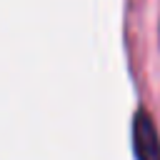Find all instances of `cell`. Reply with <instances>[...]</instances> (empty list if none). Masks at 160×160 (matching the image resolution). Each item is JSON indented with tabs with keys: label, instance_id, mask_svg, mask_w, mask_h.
I'll list each match as a JSON object with an SVG mask.
<instances>
[{
	"label": "cell",
	"instance_id": "cell-1",
	"mask_svg": "<svg viewBox=\"0 0 160 160\" xmlns=\"http://www.w3.org/2000/svg\"><path fill=\"white\" fill-rule=\"evenodd\" d=\"M132 145H135L138 160H160V138H158L152 118L145 110L135 112V120H132Z\"/></svg>",
	"mask_w": 160,
	"mask_h": 160
}]
</instances>
